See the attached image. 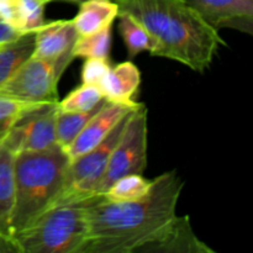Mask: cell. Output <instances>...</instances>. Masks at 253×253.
Listing matches in <instances>:
<instances>
[{
    "label": "cell",
    "mask_w": 253,
    "mask_h": 253,
    "mask_svg": "<svg viewBox=\"0 0 253 253\" xmlns=\"http://www.w3.org/2000/svg\"><path fill=\"white\" fill-rule=\"evenodd\" d=\"M184 182L177 170L152 179L143 198L110 202L103 194L86 198L88 234L79 253H141L169 227Z\"/></svg>",
    "instance_id": "6da1fadb"
},
{
    "label": "cell",
    "mask_w": 253,
    "mask_h": 253,
    "mask_svg": "<svg viewBox=\"0 0 253 253\" xmlns=\"http://www.w3.org/2000/svg\"><path fill=\"white\" fill-rule=\"evenodd\" d=\"M118 15L138 22L152 39L153 57L172 59L204 73L226 42L188 0H114Z\"/></svg>",
    "instance_id": "7a4b0ae2"
},
{
    "label": "cell",
    "mask_w": 253,
    "mask_h": 253,
    "mask_svg": "<svg viewBox=\"0 0 253 253\" xmlns=\"http://www.w3.org/2000/svg\"><path fill=\"white\" fill-rule=\"evenodd\" d=\"M69 162L66 151L58 145L46 151L15 155V200L10 220L12 239L54 204Z\"/></svg>",
    "instance_id": "3957f363"
},
{
    "label": "cell",
    "mask_w": 253,
    "mask_h": 253,
    "mask_svg": "<svg viewBox=\"0 0 253 253\" xmlns=\"http://www.w3.org/2000/svg\"><path fill=\"white\" fill-rule=\"evenodd\" d=\"M85 200L57 203L15 235L21 253H79L88 234Z\"/></svg>",
    "instance_id": "277c9868"
},
{
    "label": "cell",
    "mask_w": 253,
    "mask_h": 253,
    "mask_svg": "<svg viewBox=\"0 0 253 253\" xmlns=\"http://www.w3.org/2000/svg\"><path fill=\"white\" fill-rule=\"evenodd\" d=\"M72 54L44 59L31 56L0 88V95L32 104L58 103V83L73 62Z\"/></svg>",
    "instance_id": "5b68a950"
},
{
    "label": "cell",
    "mask_w": 253,
    "mask_h": 253,
    "mask_svg": "<svg viewBox=\"0 0 253 253\" xmlns=\"http://www.w3.org/2000/svg\"><path fill=\"white\" fill-rule=\"evenodd\" d=\"M132 111L126 114L98 146L84 155L71 160L67 168L63 187L54 204L83 200L96 195V190L108 167L111 151L120 138L128 116Z\"/></svg>",
    "instance_id": "8992f818"
},
{
    "label": "cell",
    "mask_w": 253,
    "mask_h": 253,
    "mask_svg": "<svg viewBox=\"0 0 253 253\" xmlns=\"http://www.w3.org/2000/svg\"><path fill=\"white\" fill-rule=\"evenodd\" d=\"M147 166V109L140 104L128 116L120 138L111 151L96 195L104 194L119 178L142 174Z\"/></svg>",
    "instance_id": "52a82bcc"
},
{
    "label": "cell",
    "mask_w": 253,
    "mask_h": 253,
    "mask_svg": "<svg viewBox=\"0 0 253 253\" xmlns=\"http://www.w3.org/2000/svg\"><path fill=\"white\" fill-rule=\"evenodd\" d=\"M57 104H47L20 119L2 138V142L15 155L46 151L57 146Z\"/></svg>",
    "instance_id": "ba28073f"
},
{
    "label": "cell",
    "mask_w": 253,
    "mask_h": 253,
    "mask_svg": "<svg viewBox=\"0 0 253 253\" xmlns=\"http://www.w3.org/2000/svg\"><path fill=\"white\" fill-rule=\"evenodd\" d=\"M215 30L232 29L253 34V0H188Z\"/></svg>",
    "instance_id": "9c48e42d"
},
{
    "label": "cell",
    "mask_w": 253,
    "mask_h": 253,
    "mask_svg": "<svg viewBox=\"0 0 253 253\" xmlns=\"http://www.w3.org/2000/svg\"><path fill=\"white\" fill-rule=\"evenodd\" d=\"M138 105L140 103L135 105H123L106 101L103 108L91 116L73 142L64 150L69 160H74L98 146L113 131L116 124Z\"/></svg>",
    "instance_id": "30bf717a"
},
{
    "label": "cell",
    "mask_w": 253,
    "mask_h": 253,
    "mask_svg": "<svg viewBox=\"0 0 253 253\" xmlns=\"http://www.w3.org/2000/svg\"><path fill=\"white\" fill-rule=\"evenodd\" d=\"M141 253H215L200 241L190 225L189 216H175L167 230Z\"/></svg>",
    "instance_id": "8fae6325"
},
{
    "label": "cell",
    "mask_w": 253,
    "mask_h": 253,
    "mask_svg": "<svg viewBox=\"0 0 253 253\" xmlns=\"http://www.w3.org/2000/svg\"><path fill=\"white\" fill-rule=\"evenodd\" d=\"M78 34L72 20L47 22L35 32L34 57L44 59L59 58L72 54V48Z\"/></svg>",
    "instance_id": "7c38bea8"
},
{
    "label": "cell",
    "mask_w": 253,
    "mask_h": 253,
    "mask_svg": "<svg viewBox=\"0 0 253 253\" xmlns=\"http://www.w3.org/2000/svg\"><path fill=\"white\" fill-rule=\"evenodd\" d=\"M140 84V69L131 61H126L110 67L99 89L109 103L135 105L137 103L133 100V95L137 93Z\"/></svg>",
    "instance_id": "4fadbf2b"
},
{
    "label": "cell",
    "mask_w": 253,
    "mask_h": 253,
    "mask_svg": "<svg viewBox=\"0 0 253 253\" xmlns=\"http://www.w3.org/2000/svg\"><path fill=\"white\" fill-rule=\"evenodd\" d=\"M119 9L111 0H85L79 4V10L72 19L78 36L94 34L113 26L118 19Z\"/></svg>",
    "instance_id": "5bb4252c"
},
{
    "label": "cell",
    "mask_w": 253,
    "mask_h": 253,
    "mask_svg": "<svg viewBox=\"0 0 253 253\" xmlns=\"http://www.w3.org/2000/svg\"><path fill=\"white\" fill-rule=\"evenodd\" d=\"M15 153L0 141V232L10 235V220L15 200Z\"/></svg>",
    "instance_id": "9a60e30c"
},
{
    "label": "cell",
    "mask_w": 253,
    "mask_h": 253,
    "mask_svg": "<svg viewBox=\"0 0 253 253\" xmlns=\"http://www.w3.org/2000/svg\"><path fill=\"white\" fill-rule=\"evenodd\" d=\"M35 32L22 34L16 41L0 47V88L34 54Z\"/></svg>",
    "instance_id": "2e32d148"
},
{
    "label": "cell",
    "mask_w": 253,
    "mask_h": 253,
    "mask_svg": "<svg viewBox=\"0 0 253 253\" xmlns=\"http://www.w3.org/2000/svg\"><path fill=\"white\" fill-rule=\"evenodd\" d=\"M108 100L104 99L99 105L86 111H62L57 110L56 115V140L57 145L66 150L79 135L91 116L98 113Z\"/></svg>",
    "instance_id": "e0dca14e"
},
{
    "label": "cell",
    "mask_w": 253,
    "mask_h": 253,
    "mask_svg": "<svg viewBox=\"0 0 253 253\" xmlns=\"http://www.w3.org/2000/svg\"><path fill=\"white\" fill-rule=\"evenodd\" d=\"M152 180L142 174H127L116 179L104 193V197L110 202H132L145 197L150 190Z\"/></svg>",
    "instance_id": "ac0fdd59"
},
{
    "label": "cell",
    "mask_w": 253,
    "mask_h": 253,
    "mask_svg": "<svg viewBox=\"0 0 253 253\" xmlns=\"http://www.w3.org/2000/svg\"><path fill=\"white\" fill-rule=\"evenodd\" d=\"M119 34L125 43L127 54L131 59L143 51L151 52L153 48L152 39L148 32L136 20L127 15H118Z\"/></svg>",
    "instance_id": "d6986e66"
},
{
    "label": "cell",
    "mask_w": 253,
    "mask_h": 253,
    "mask_svg": "<svg viewBox=\"0 0 253 253\" xmlns=\"http://www.w3.org/2000/svg\"><path fill=\"white\" fill-rule=\"evenodd\" d=\"M111 49V26L94 34L78 36L72 48L74 58L109 59Z\"/></svg>",
    "instance_id": "ffe728a7"
},
{
    "label": "cell",
    "mask_w": 253,
    "mask_h": 253,
    "mask_svg": "<svg viewBox=\"0 0 253 253\" xmlns=\"http://www.w3.org/2000/svg\"><path fill=\"white\" fill-rule=\"evenodd\" d=\"M103 100L104 96L98 86L82 83L57 105L62 111H86L94 109Z\"/></svg>",
    "instance_id": "44dd1931"
},
{
    "label": "cell",
    "mask_w": 253,
    "mask_h": 253,
    "mask_svg": "<svg viewBox=\"0 0 253 253\" xmlns=\"http://www.w3.org/2000/svg\"><path fill=\"white\" fill-rule=\"evenodd\" d=\"M43 105L47 104L24 103L0 95V141L7 135L20 119Z\"/></svg>",
    "instance_id": "7402d4cb"
},
{
    "label": "cell",
    "mask_w": 253,
    "mask_h": 253,
    "mask_svg": "<svg viewBox=\"0 0 253 253\" xmlns=\"http://www.w3.org/2000/svg\"><path fill=\"white\" fill-rule=\"evenodd\" d=\"M44 4L41 0H20L19 2V29L20 32H36L44 22Z\"/></svg>",
    "instance_id": "603a6c76"
},
{
    "label": "cell",
    "mask_w": 253,
    "mask_h": 253,
    "mask_svg": "<svg viewBox=\"0 0 253 253\" xmlns=\"http://www.w3.org/2000/svg\"><path fill=\"white\" fill-rule=\"evenodd\" d=\"M109 59L103 58H85L81 72V79L83 84L100 86L101 82L110 69Z\"/></svg>",
    "instance_id": "cb8c5ba5"
},
{
    "label": "cell",
    "mask_w": 253,
    "mask_h": 253,
    "mask_svg": "<svg viewBox=\"0 0 253 253\" xmlns=\"http://www.w3.org/2000/svg\"><path fill=\"white\" fill-rule=\"evenodd\" d=\"M19 2L20 0H0V20L9 22L16 29L19 26Z\"/></svg>",
    "instance_id": "d4e9b609"
},
{
    "label": "cell",
    "mask_w": 253,
    "mask_h": 253,
    "mask_svg": "<svg viewBox=\"0 0 253 253\" xmlns=\"http://www.w3.org/2000/svg\"><path fill=\"white\" fill-rule=\"evenodd\" d=\"M21 35L22 32H20L11 24L4 21V20H0V47L16 41Z\"/></svg>",
    "instance_id": "484cf974"
},
{
    "label": "cell",
    "mask_w": 253,
    "mask_h": 253,
    "mask_svg": "<svg viewBox=\"0 0 253 253\" xmlns=\"http://www.w3.org/2000/svg\"><path fill=\"white\" fill-rule=\"evenodd\" d=\"M0 253H21V250L11 236L0 232Z\"/></svg>",
    "instance_id": "4316f807"
},
{
    "label": "cell",
    "mask_w": 253,
    "mask_h": 253,
    "mask_svg": "<svg viewBox=\"0 0 253 253\" xmlns=\"http://www.w3.org/2000/svg\"><path fill=\"white\" fill-rule=\"evenodd\" d=\"M41 1H43L44 4H48V2H52V1H66V2H72V4H82L83 1H85V0H41Z\"/></svg>",
    "instance_id": "83f0119b"
},
{
    "label": "cell",
    "mask_w": 253,
    "mask_h": 253,
    "mask_svg": "<svg viewBox=\"0 0 253 253\" xmlns=\"http://www.w3.org/2000/svg\"><path fill=\"white\" fill-rule=\"evenodd\" d=\"M1 47H2V46H1Z\"/></svg>",
    "instance_id": "f1b7e54d"
}]
</instances>
